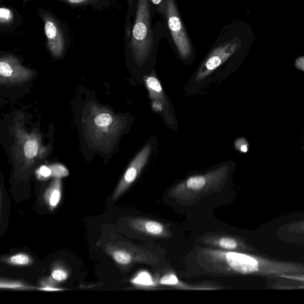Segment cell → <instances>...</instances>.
<instances>
[{
  "label": "cell",
  "instance_id": "1",
  "mask_svg": "<svg viewBox=\"0 0 304 304\" xmlns=\"http://www.w3.org/2000/svg\"><path fill=\"white\" fill-rule=\"evenodd\" d=\"M231 168L228 166L188 178L170 189L168 196L183 206L193 205L206 196L217 194L227 185Z\"/></svg>",
  "mask_w": 304,
  "mask_h": 304
},
{
  "label": "cell",
  "instance_id": "2",
  "mask_svg": "<svg viewBox=\"0 0 304 304\" xmlns=\"http://www.w3.org/2000/svg\"><path fill=\"white\" fill-rule=\"evenodd\" d=\"M83 123L91 144L100 150H106L113 146L124 127V122L120 117L98 105L91 106Z\"/></svg>",
  "mask_w": 304,
  "mask_h": 304
},
{
  "label": "cell",
  "instance_id": "3",
  "mask_svg": "<svg viewBox=\"0 0 304 304\" xmlns=\"http://www.w3.org/2000/svg\"><path fill=\"white\" fill-rule=\"evenodd\" d=\"M104 250L124 272H129L137 264L155 268L161 261L159 255L154 252L124 242L107 243Z\"/></svg>",
  "mask_w": 304,
  "mask_h": 304
},
{
  "label": "cell",
  "instance_id": "4",
  "mask_svg": "<svg viewBox=\"0 0 304 304\" xmlns=\"http://www.w3.org/2000/svg\"><path fill=\"white\" fill-rule=\"evenodd\" d=\"M150 0H138L136 18L132 29L131 48L137 63L146 60L154 47L150 27Z\"/></svg>",
  "mask_w": 304,
  "mask_h": 304
},
{
  "label": "cell",
  "instance_id": "5",
  "mask_svg": "<svg viewBox=\"0 0 304 304\" xmlns=\"http://www.w3.org/2000/svg\"><path fill=\"white\" fill-rule=\"evenodd\" d=\"M17 125L14 157L24 168L31 167L46 155L47 149L42 144V136L38 132L29 133Z\"/></svg>",
  "mask_w": 304,
  "mask_h": 304
},
{
  "label": "cell",
  "instance_id": "6",
  "mask_svg": "<svg viewBox=\"0 0 304 304\" xmlns=\"http://www.w3.org/2000/svg\"><path fill=\"white\" fill-rule=\"evenodd\" d=\"M164 7L173 42L181 56L184 58H187L191 56L192 48L178 13L175 3L173 0H165Z\"/></svg>",
  "mask_w": 304,
  "mask_h": 304
},
{
  "label": "cell",
  "instance_id": "7",
  "mask_svg": "<svg viewBox=\"0 0 304 304\" xmlns=\"http://www.w3.org/2000/svg\"><path fill=\"white\" fill-rule=\"evenodd\" d=\"M126 223L133 232L147 240L171 238L172 232L168 225L160 221L145 217H129Z\"/></svg>",
  "mask_w": 304,
  "mask_h": 304
},
{
  "label": "cell",
  "instance_id": "8",
  "mask_svg": "<svg viewBox=\"0 0 304 304\" xmlns=\"http://www.w3.org/2000/svg\"><path fill=\"white\" fill-rule=\"evenodd\" d=\"M154 281L156 285L168 287L181 290L217 291L228 289L216 281H204L191 284L181 281L176 274L169 268L162 269L155 273Z\"/></svg>",
  "mask_w": 304,
  "mask_h": 304
},
{
  "label": "cell",
  "instance_id": "9",
  "mask_svg": "<svg viewBox=\"0 0 304 304\" xmlns=\"http://www.w3.org/2000/svg\"><path fill=\"white\" fill-rule=\"evenodd\" d=\"M203 246L224 251H250L252 248L240 236L228 232H206L196 238Z\"/></svg>",
  "mask_w": 304,
  "mask_h": 304
},
{
  "label": "cell",
  "instance_id": "10",
  "mask_svg": "<svg viewBox=\"0 0 304 304\" xmlns=\"http://www.w3.org/2000/svg\"><path fill=\"white\" fill-rule=\"evenodd\" d=\"M34 75L31 69L22 66L18 59L12 55L0 58V83L2 85H17L27 82Z\"/></svg>",
  "mask_w": 304,
  "mask_h": 304
},
{
  "label": "cell",
  "instance_id": "11",
  "mask_svg": "<svg viewBox=\"0 0 304 304\" xmlns=\"http://www.w3.org/2000/svg\"><path fill=\"white\" fill-rule=\"evenodd\" d=\"M151 150V144H148L136 155L125 170L123 177L115 190L112 197L113 201H116L119 199L135 182L137 177L146 165Z\"/></svg>",
  "mask_w": 304,
  "mask_h": 304
},
{
  "label": "cell",
  "instance_id": "12",
  "mask_svg": "<svg viewBox=\"0 0 304 304\" xmlns=\"http://www.w3.org/2000/svg\"><path fill=\"white\" fill-rule=\"evenodd\" d=\"M44 20L48 50L54 57L60 58L64 53L66 46L64 31L57 20L50 14H44Z\"/></svg>",
  "mask_w": 304,
  "mask_h": 304
},
{
  "label": "cell",
  "instance_id": "13",
  "mask_svg": "<svg viewBox=\"0 0 304 304\" xmlns=\"http://www.w3.org/2000/svg\"><path fill=\"white\" fill-rule=\"evenodd\" d=\"M235 49L234 45H232L231 44H228L225 46L217 48L200 69L196 77V80H202L209 75L231 56Z\"/></svg>",
  "mask_w": 304,
  "mask_h": 304
},
{
  "label": "cell",
  "instance_id": "14",
  "mask_svg": "<svg viewBox=\"0 0 304 304\" xmlns=\"http://www.w3.org/2000/svg\"><path fill=\"white\" fill-rule=\"evenodd\" d=\"M36 179L46 181L51 179H62L69 175V171L65 166L60 164L42 165L36 170Z\"/></svg>",
  "mask_w": 304,
  "mask_h": 304
},
{
  "label": "cell",
  "instance_id": "15",
  "mask_svg": "<svg viewBox=\"0 0 304 304\" xmlns=\"http://www.w3.org/2000/svg\"><path fill=\"white\" fill-rule=\"evenodd\" d=\"M62 180L54 179L44 194V200L48 208L53 211L60 205L62 198Z\"/></svg>",
  "mask_w": 304,
  "mask_h": 304
},
{
  "label": "cell",
  "instance_id": "16",
  "mask_svg": "<svg viewBox=\"0 0 304 304\" xmlns=\"http://www.w3.org/2000/svg\"><path fill=\"white\" fill-rule=\"evenodd\" d=\"M70 272L62 263H56L52 267L49 277L44 279L40 283L41 287H57V285L68 279Z\"/></svg>",
  "mask_w": 304,
  "mask_h": 304
},
{
  "label": "cell",
  "instance_id": "17",
  "mask_svg": "<svg viewBox=\"0 0 304 304\" xmlns=\"http://www.w3.org/2000/svg\"><path fill=\"white\" fill-rule=\"evenodd\" d=\"M1 261L6 265L14 267H28L32 265L34 262L30 255L22 253L2 257Z\"/></svg>",
  "mask_w": 304,
  "mask_h": 304
},
{
  "label": "cell",
  "instance_id": "18",
  "mask_svg": "<svg viewBox=\"0 0 304 304\" xmlns=\"http://www.w3.org/2000/svg\"><path fill=\"white\" fill-rule=\"evenodd\" d=\"M146 83L150 97L155 99L154 102H158L162 105V103L165 102V99L161 85L158 80L154 76H149L147 78Z\"/></svg>",
  "mask_w": 304,
  "mask_h": 304
},
{
  "label": "cell",
  "instance_id": "19",
  "mask_svg": "<svg viewBox=\"0 0 304 304\" xmlns=\"http://www.w3.org/2000/svg\"><path fill=\"white\" fill-rule=\"evenodd\" d=\"M0 288L2 289H10V290L29 291L36 289L23 281L1 279L0 280Z\"/></svg>",
  "mask_w": 304,
  "mask_h": 304
},
{
  "label": "cell",
  "instance_id": "20",
  "mask_svg": "<svg viewBox=\"0 0 304 304\" xmlns=\"http://www.w3.org/2000/svg\"><path fill=\"white\" fill-rule=\"evenodd\" d=\"M13 13L10 9L6 7L0 9V22L1 24H9L13 20Z\"/></svg>",
  "mask_w": 304,
  "mask_h": 304
},
{
  "label": "cell",
  "instance_id": "21",
  "mask_svg": "<svg viewBox=\"0 0 304 304\" xmlns=\"http://www.w3.org/2000/svg\"><path fill=\"white\" fill-rule=\"evenodd\" d=\"M285 279L302 281L304 283V273L302 274H283L279 276Z\"/></svg>",
  "mask_w": 304,
  "mask_h": 304
},
{
  "label": "cell",
  "instance_id": "22",
  "mask_svg": "<svg viewBox=\"0 0 304 304\" xmlns=\"http://www.w3.org/2000/svg\"><path fill=\"white\" fill-rule=\"evenodd\" d=\"M236 146L241 151L247 152L248 150V144L245 140H239L237 141Z\"/></svg>",
  "mask_w": 304,
  "mask_h": 304
},
{
  "label": "cell",
  "instance_id": "23",
  "mask_svg": "<svg viewBox=\"0 0 304 304\" xmlns=\"http://www.w3.org/2000/svg\"><path fill=\"white\" fill-rule=\"evenodd\" d=\"M38 290L42 291H48V292H58V291H65L64 289L56 287H38L37 288Z\"/></svg>",
  "mask_w": 304,
  "mask_h": 304
},
{
  "label": "cell",
  "instance_id": "24",
  "mask_svg": "<svg viewBox=\"0 0 304 304\" xmlns=\"http://www.w3.org/2000/svg\"><path fill=\"white\" fill-rule=\"evenodd\" d=\"M292 228L295 232L304 233V221L295 225H292Z\"/></svg>",
  "mask_w": 304,
  "mask_h": 304
},
{
  "label": "cell",
  "instance_id": "25",
  "mask_svg": "<svg viewBox=\"0 0 304 304\" xmlns=\"http://www.w3.org/2000/svg\"><path fill=\"white\" fill-rule=\"evenodd\" d=\"M66 1L72 5H84V4L91 3L92 0H66Z\"/></svg>",
  "mask_w": 304,
  "mask_h": 304
},
{
  "label": "cell",
  "instance_id": "26",
  "mask_svg": "<svg viewBox=\"0 0 304 304\" xmlns=\"http://www.w3.org/2000/svg\"><path fill=\"white\" fill-rule=\"evenodd\" d=\"M154 6L163 7L164 6L165 0H150Z\"/></svg>",
  "mask_w": 304,
  "mask_h": 304
}]
</instances>
